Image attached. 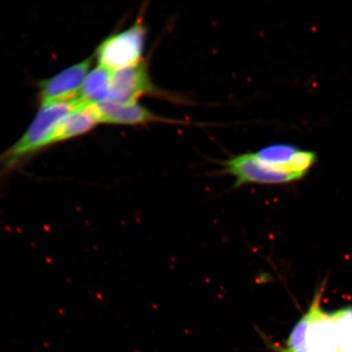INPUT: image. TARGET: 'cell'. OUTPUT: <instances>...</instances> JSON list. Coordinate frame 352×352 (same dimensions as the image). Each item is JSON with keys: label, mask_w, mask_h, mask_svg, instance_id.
Returning a JSON list of instances; mask_svg holds the SVG:
<instances>
[{"label": "cell", "mask_w": 352, "mask_h": 352, "mask_svg": "<svg viewBox=\"0 0 352 352\" xmlns=\"http://www.w3.org/2000/svg\"><path fill=\"white\" fill-rule=\"evenodd\" d=\"M91 60L92 57H88L55 76L39 82L38 99L41 104L68 102L80 98Z\"/></svg>", "instance_id": "obj_5"}, {"label": "cell", "mask_w": 352, "mask_h": 352, "mask_svg": "<svg viewBox=\"0 0 352 352\" xmlns=\"http://www.w3.org/2000/svg\"><path fill=\"white\" fill-rule=\"evenodd\" d=\"M321 289L284 344L267 342L275 352H352V307L333 312L320 306Z\"/></svg>", "instance_id": "obj_1"}, {"label": "cell", "mask_w": 352, "mask_h": 352, "mask_svg": "<svg viewBox=\"0 0 352 352\" xmlns=\"http://www.w3.org/2000/svg\"><path fill=\"white\" fill-rule=\"evenodd\" d=\"M223 173L236 178L235 188L248 184H279L298 180L289 174L280 173L259 161L254 153L240 154L223 162Z\"/></svg>", "instance_id": "obj_6"}, {"label": "cell", "mask_w": 352, "mask_h": 352, "mask_svg": "<svg viewBox=\"0 0 352 352\" xmlns=\"http://www.w3.org/2000/svg\"><path fill=\"white\" fill-rule=\"evenodd\" d=\"M111 72L98 65L88 73L82 87L80 100L87 103L107 102L109 98V82Z\"/></svg>", "instance_id": "obj_10"}, {"label": "cell", "mask_w": 352, "mask_h": 352, "mask_svg": "<svg viewBox=\"0 0 352 352\" xmlns=\"http://www.w3.org/2000/svg\"><path fill=\"white\" fill-rule=\"evenodd\" d=\"M101 123L98 107L82 101L78 107L60 122L51 140V144L85 135Z\"/></svg>", "instance_id": "obj_8"}, {"label": "cell", "mask_w": 352, "mask_h": 352, "mask_svg": "<svg viewBox=\"0 0 352 352\" xmlns=\"http://www.w3.org/2000/svg\"><path fill=\"white\" fill-rule=\"evenodd\" d=\"M101 123L113 125L138 126L153 122H177L156 116L138 103L122 104L107 101L96 104Z\"/></svg>", "instance_id": "obj_7"}, {"label": "cell", "mask_w": 352, "mask_h": 352, "mask_svg": "<svg viewBox=\"0 0 352 352\" xmlns=\"http://www.w3.org/2000/svg\"><path fill=\"white\" fill-rule=\"evenodd\" d=\"M160 92L151 81L147 65L142 60L138 65L111 72L108 101L122 104H135L144 96Z\"/></svg>", "instance_id": "obj_4"}, {"label": "cell", "mask_w": 352, "mask_h": 352, "mask_svg": "<svg viewBox=\"0 0 352 352\" xmlns=\"http://www.w3.org/2000/svg\"><path fill=\"white\" fill-rule=\"evenodd\" d=\"M81 100L42 105L21 138L0 157L7 168L19 164L21 160L51 145L57 126L80 104Z\"/></svg>", "instance_id": "obj_2"}, {"label": "cell", "mask_w": 352, "mask_h": 352, "mask_svg": "<svg viewBox=\"0 0 352 352\" xmlns=\"http://www.w3.org/2000/svg\"><path fill=\"white\" fill-rule=\"evenodd\" d=\"M298 151L294 145L277 144L254 153L263 164L280 173L292 175L299 179L302 177L294 173L293 167V158Z\"/></svg>", "instance_id": "obj_9"}, {"label": "cell", "mask_w": 352, "mask_h": 352, "mask_svg": "<svg viewBox=\"0 0 352 352\" xmlns=\"http://www.w3.org/2000/svg\"><path fill=\"white\" fill-rule=\"evenodd\" d=\"M146 35L142 19L130 28L110 35L96 50L99 65L113 72L142 63Z\"/></svg>", "instance_id": "obj_3"}]
</instances>
